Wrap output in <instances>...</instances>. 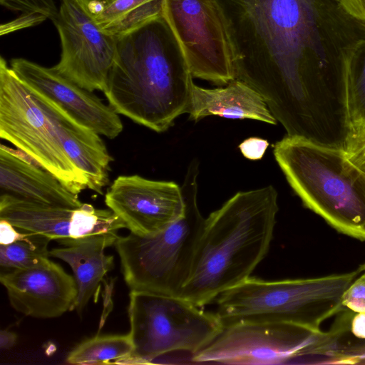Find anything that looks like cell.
Returning <instances> with one entry per match:
<instances>
[{"label":"cell","instance_id":"6da1fadb","mask_svg":"<svg viewBox=\"0 0 365 365\" xmlns=\"http://www.w3.org/2000/svg\"><path fill=\"white\" fill-rule=\"evenodd\" d=\"M218 1L235 48L236 79L263 97L287 135L322 145L344 135L350 120L343 54L358 39L342 29L357 24L337 1Z\"/></svg>","mask_w":365,"mask_h":365},{"label":"cell","instance_id":"7a4b0ae2","mask_svg":"<svg viewBox=\"0 0 365 365\" xmlns=\"http://www.w3.org/2000/svg\"><path fill=\"white\" fill-rule=\"evenodd\" d=\"M192 76L163 16L117 36L103 91L120 115L163 133L186 113Z\"/></svg>","mask_w":365,"mask_h":365},{"label":"cell","instance_id":"3957f363","mask_svg":"<svg viewBox=\"0 0 365 365\" xmlns=\"http://www.w3.org/2000/svg\"><path fill=\"white\" fill-rule=\"evenodd\" d=\"M278 209L269 185L238 192L210 213L178 297L201 307L250 277L269 251Z\"/></svg>","mask_w":365,"mask_h":365},{"label":"cell","instance_id":"277c9868","mask_svg":"<svg viewBox=\"0 0 365 365\" xmlns=\"http://www.w3.org/2000/svg\"><path fill=\"white\" fill-rule=\"evenodd\" d=\"M273 153L305 207L339 232L365 241V172L346 151L287 135Z\"/></svg>","mask_w":365,"mask_h":365},{"label":"cell","instance_id":"5b68a950","mask_svg":"<svg viewBox=\"0 0 365 365\" xmlns=\"http://www.w3.org/2000/svg\"><path fill=\"white\" fill-rule=\"evenodd\" d=\"M358 269L323 277L266 281L249 277L217 298L223 327L243 322H284L322 333V324L343 309L341 298Z\"/></svg>","mask_w":365,"mask_h":365},{"label":"cell","instance_id":"8992f818","mask_svg":"<svg viewBox=\"0 0 365 365\" xmlns=\"http://www.w3.org/2000/svg\"><path fill=\"white\" fill-rule=\"evenodd\" d=\"M199 163L189 165L182 185L181 217L148 235L118 236L115 247L124 281L130 290L178 296L190 269L205 218L197 205Z\"/></svg>","mask_w":365,"mask_h":365},{"label":"cell","instance_id":"52a82bcc","mask_svg":"<svg viewBox=\"0 0 365 365\" xmlns=\"http://www.w3.org/2000/svg\"><path fill=\"white\" fill-rule=\"evenodd\" d=\"M128 314L134 349L120 364H155L177 351L191 359L223 328L216 313L178 296L130 290Z\"/></svg>","mask_w":365,"mask_h":365},{"label":"cell","instance_id":"ba28073f","mask_svg":"<svg viewBox=\"0 0 365 365\" xmlns=\"http://www.w3.org/2000/svg\"><path fill=\"white\" fill-rule=\"evenodd\" d=\"M0 137L78 195L86 180L65 153L54 125L28 86L0 59Z\"/></svg>","mask_w":365,"mask_h":365},{"label":"cell","instance_id":"9c48e42d","mask_svg":"<svg viewBox=\"0 0 365 365\" xmlns=\"http://www.w3.org/2000/svg\"><path fill=\"white\" fill-rule=\"evenodd\" d=\"M163 16L192 77L221 86L236 79L235 48L218 0H164Z\"/></svg>","mask_w":365,"mask_h":365},{"label":"cell","instance_id":"30bf717a","mask_svg":"<svg viewBox=\"0 0 365 365\" xmlns=\"http://www.w3.org/2000/svg\"><path fill=\"white\" fill-rule=\"evenodd\" d=\"M324 331L314 333L284 322H243L225 327L205 347L195 354V364H302Z\"/></svg>","mask_w":365,"mask_h":365},{"label":"cell","instance_id":"8fae6325","mask_svg":"<svg viewBox=\"0 0 365 365\" xmlns=\"http://www.w3.org/2000/svg\"><path fill=\"white\" fill-rule=\"evenodd\" d=\"M59 34L61 53L53 69L89 91L106 88L117 36L104 31L78 0H61L52 20Z\"/></svg>","mask_w":365,"mask_h":365},{"label":"cell","instance_id":"7c38bea8","mask_svg":"<svg viewBox=\"0 0 365 365\" xmlns=\"http://www.w3.org/2000/svg\"><path fill=\"white\" fill-rule=\"evenodd\" d=\"M0 219L16 228L41 235L64 246L73 241L103 234H115L125 223L110 209L88 203L78 208L53 206L0 195Z\"/></svg>","mask_w":365,"mask_h":365},{"label":"cell","instance_id":"4fadbf2b","mask_svg":"<svg viewBox=\"0 0 365 365\" xmlns=\"http://www.w3.org/2000/svg\"><path fill=\"white\" fill-rule=\"evenodd\" d=\"M105 203L131 233L140 236L165 229L185 210L181 186L138 175L115 178L106 192Z\"/></svg>","mask_w":365,"mask_h":365},{"label":"cell","instance_id":"5bb4252c","mask_svg":"<svg viewBox=\"0 0 365 365\" xmlns=\"http://www.w3.org/2000/svg\"><path fill=\"white\" fill-rule=\"evenodd\" d=\"M11 68L26 86L98 134L113 139L122 132L123 125L119 114L110 105H106L92 91L64 78L53 68L22 58L11 59Z\"/></svg>","mask_w":365,"mask_h":365},{"label":"cell","instance_id":"9a60e30c","mask_svg":"<svg viewBox=\"0 0 365 365\" xmlns=\"http://www.w3.org/2000/svg\"><path fill=\"white\" fill-rule=\"evenodd\" d=\"M0 282L13 308L34 318H56L73 311L78 296L74 277L48 258L1 273Z\"/></svg>","mask_w":365,"mask_h":365},{"label":"cell","instance_id":"2e32d148","mask_svg":"<svg viewBox=\"0 0 365 365\" xmlns=\"http://www.w3.org/2000/svg\"><path fill=\"white\" fill-rule=\"evenodd\" d=\"M29 88L53 123L65 153L86 178L88 189L102 195L109 182L110 165L113 158L100 135L48 98Z\"/></svg>","mask_w":365,"mask_h":365},{"label":"cell","instance_id":"e0dca14e","mask_svg":"<svg viewBox=\"0 0 365 365\" xmlns=\"http://www.w3.org/2000/svg\"><path fill=\"white\" fill-rule=\"evenodd\" d=\"M0 192L53 206L78 208L83 204L78 195L70 191L50 172L4 145L0 146Z\"/></svg>","mask_w":365,"mask_h":365},{"label":"cell","instance_id":"ac0fdd59","mask_svg":"<svg viewBox=\"0 0 365 365\" xmlns=\"http://www.w3.org/2000/svg\"><path fill=\"white\" fill-rule=\"evenodd\" d=\"M118 237L115 234L93 235L49 251L51 256L66 262L73 271L78 287L73 311L81 313L91 299L98 302L101 282L114 267L113 256L106 255L105 250L115 245Z\"/></svg>","mask_w":365,"mask_h":365},{"label":"cell","instance_id":"d6986e66","mask_svg":"<svg viewBox=\"0 0 365 365\" xmlns=\"http://www.w3.org/2000/svg\"><path fill=\"white\" fill-rule=\"evenodd\" d=\"M186 113L195 121L216 115L277 124L263 97L239 79H235L224 88H204L193 82Z\"/></svg>","mask_w":365,"mask_h":365},{"label":"cell","instance_id":"ffe728a7","mask_svg":"<svg viewBox=\"0 0 365 365\" xmlns=\"http://www.w3.org/2000/svg\"><path fill=\"white\" fill-rule=\"evenodd\" d=\"M343 61L348 112L354 137L365 129V37L345 48Z\"/></svg>","mask_w":365,"mask_h":365},{"label":"cell","instance_id":"44dd1931","mask_svg":"<svg viewBox=\"0 0 365 365\" xmlns=\"http://www.w3.org/2000/svg\"><path fill=\"white\" fill-rule=\"evenodd\" d=\"M134 349L129 334L97 335L86 339L73 348L66 361L70 364H120Z\"/></svg>","mask_w":365,"mask_h":365},{"label":"cell","instance_id":"7402d4cb","mask_svg":"<svg viewBox=\"0 0 365 365\" xmlns=\"http://www.w3.org/2000/svg\"><path fill=\"white\" fill-rule=\"evenodd\" d=\"M51 240L29 232L22 240L9 245H0V266L7 269H24L40 264L48 258V245Z\"/></svg>","mask_w":365,"mask_h":365},{"label":"cell","instance_id":"603a6c76","mask_svg":"<svg viewBox=\"0 0 365 365\" xmlns=\"http://www.w3.org/2000/svg\"><path fill=\"white\" fill-rule=\"evenodd\" d=\"M347 322L341 320L334 327L330 346L325 355L327 364H365V340L346 332Z\"/></svg>","mask_w":365,"mask_h":365},{"label":"cell","instance_id":"cb8c5ba5","mask_svg":"<svg viewBox=\"0 0 365 365\" xmlns=\"http://www.w3.org/2000/svg\"><path fill=\"white\" fill-rule=\"evenodd\" d=\"M164 0H150L102 28L106 33L119 36L163 16Z\"/></svg>","mask_w":365,"mask_h":365},{"label":"cell","instance_id":"d4e9b609","mask_svg":"<svg viewBox=\"0 0 365 365\" xmlns=\"http://www.w3.org/2000/svg\"><path fill=\"white\" fill-rule=\"evenodd\" d=\"M1 4L14 11H21L24 15L37 16L43 20H53L57 15L53 0H0Z\"/></svg>","mask_w":365,"mask_h":365},{"label":"cell","instance_id":"484cf974","mask_svg":"<svg viewBox=\"0 0 365 365\" xmlns=\"http://www.w3.org/2000/svg\"><path fill=\"white\" fill-rule=\"evenodd\" d=\"M150 0H115L93 16L102 29Z\"/></svg>","mask_w":365,"mask_h":365},{"label":"cell","instance_id":"4316f807","mask_svg":"<svg viewBox=\"0 0 365 365\" xmlns=\"http://www.w3.org/2000/svg\"><path fill=\"white\" fill-rule=\"evenodd\" d=\"M345 290L341 302L344 307L355 313H365V271Z\"/></svg>","mask_w":365,"mask_h":365},{"label":"cell","instance_id":"83f0119b","mask_svg":"<svg viewBox=\"0 0 365 365\" xmlns=\"http://www.w3.org/2000/svg\"><path fill=\"white\" fill-rule=\"evenodd\" d=\"M269 145V142L265 139L251 137L242 141L239 145V149L245 158L257 160L262 158Z\"/></svg>","mask_w":365,"mask_h":365},{"label":"cell","instance_id":"f1b7e54d","mask_svg":"<svg viewBox=\"0 0 365 365\" xmlns=\"http://www.w3.org/2000/svg\"><path fill=\"white\" fill-rule=\"evenodd\" d=\"M346 153L348 158L365 172V129L353 138Z\"/></svg>","mask_w":365,"mask_h":365},{"label":"cell","instance_id":"f546056e","mask_svg":"<svg viewBox=\"0 0 365 365\" xmlns=\"http://www.w3.org/2000/svg\"><path fill=\"white\" fill-rule=\"evenodd\" d=\"M352 21L365 30V0H336Z\"/></svg>","mask_w":365,"mask_h":365},{"label":"cell","instance_id":"4dcf8cb0","mask_svg":"<svg viewBox=\"0 0 365 365\" xmlns=\"http://www.w3.org/2000/svg\"><path fill=\"white\" fill-rule=\"evenodd\" d=\"M19 230L7 220L0 219V245H9L27 236L29 232Z\"/></svg>","mask_w":365,"mask_h":365},{"label":"cell","instance_id":"1f68e13d","mask_svg":"<svg viewBox=\"0 0 365 365\" xmlns=\"http://www.w3.org/2000/svg\"><path fill=\"white\" fill-rule=\"evenodd\" d=\"M346 332L356 339L365 340V313L352 312L347 322Z\"/></svg>","mask_w":365,"mask_h":365},{"label":"cell","instance_id":"d6a6232c","mask_svg":"<svg viewBox=\"0 0 365 365\" xmlns=\"http://www.w3.org/2000/svg\"><path fill=\"white\" fill-rule=\"evenodd\" d=\"M94 16L115 0H78Z\"/></svg>","mask_w":365,"mask_h":365},{"label":"cell","instance_id":"836d02e7","mask_svg":"<svg viewBox=\"0 0 365 365\" xmlns=\"http://www.w3.org/2000/svg\"><path fill=\"white\" fill-rule=\"evenodd\" d=\"M17 336L15 333L8 330L0 331V349L6 350L11 348L16 342Z\"/></svg>","mask_w":365,"mask_h":365},{"label":"cell","instance_id":"e575fe53","mask_svg":"<svg viewBox=\"0 0 365 365\" xmlns=\"http://www.w3.org/2000/svg\"><path fill=\"white\" fill-rule=\"evenodd\" d=\"M357 269L359 271L360 273L365 271V262L362 264H361Z\"/></svg>","mask_w":365,"mask_h":365}]
</instances>
